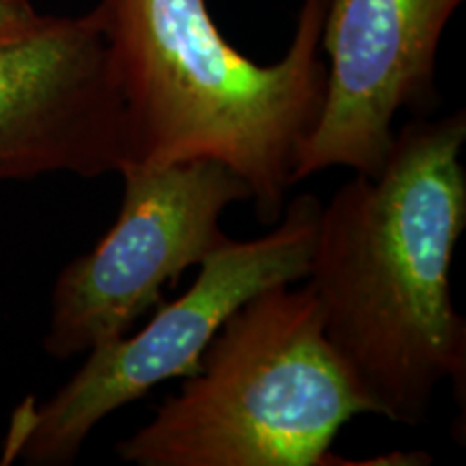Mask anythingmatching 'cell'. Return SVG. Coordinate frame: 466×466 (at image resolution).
Returning a JSON list of instances; mask_svg holds the SVG:
<instances>
[{
	"label": "cell",
	"instance_id": "obj_1",
	"mask_svg": "<svg viewBox=\"0 0 466 466\" xmlns=\"http://www.w3.org/2000/svg\"><path fill=\"white\" fill-rule=\"evenodd\" d=\"M466 113L395 130L376 175L322 203L305 281L324 333L371 415L423 425L441 382L464 401L466 322L451 264L466 227Z\"/></svg>",
	"mask_w": 466,
	"mask_h": 466
},
{
	"label": "cell",
	"instance_id": "obj_2",
	"mask_svg": "<svg viewBox=\"0 0 466 466\" xmlns=\"http://www.w3.org/2000/svg\"><path fill=\"white\" fill-rule=\"evenodd\" d=\"M326 9L300 0L285 55L259 66L227 42L208 0H97L89 14L126 106V167L217 160L248 186L261 223H277L322 113Z\"/></svg>",
	"mask_w": 466,
	"mask_h": 466
},
{
	"label": "cell",
	"instance_id": "obj_3",
	"mask_svg": "<svg viewBox=\"0 0 466 466\" xmlns=\"http://www.w3.org/2000/svg\"><path fill=\"white\" fill-rule=\"evenodd\" d=\"M116 442L134 466H337L350 419L371 415L324 333L311 285H277L238 309L195 374Z\"/></svg>",
	"mask_w": 466,
	"mask_h": 466
},
{
	"label": "cell",
	"instance_id": "obj_4",
	"mask_svg": "<svg viewBox=\"0 0 466 466\" xmlns=\"http://www.w3.org/2000/svg\"><path fill=\"white\" fill-rule=\"evenodd\" d=\"M322 201L307 192L253 240H227L199 266L175 302H162L145 329L86 352L69 380L44 404L26 398L11 415L3 464H72L93 430L167 380L195 374L209 341L244 302L277 285L305 281Z\"/></svg>",
	"mask_w": 466,
	"mask_h": 466
},
{
	"label": "cell",
	"instance_id": "obj_5",
	"mask_svg": "<svg viewBox=\"0 0 466 466\" xmlns=\"http://www.w3.org/2000/svg\"><path fill=\"white\" fill-rule=\"evenodd\" d=\"M124 201L106 236L63 268L52 291L50 357L86 354L130 333L162 305L192 266L223 247L225 209L250 203L248 186L217 160L175 162L160 168L124 167Z\"/></svg>",
	"mask_w": 466,
	"mask_h": 466
},
{
	"label": "cell",
	"instance_id": "obj_6",
	"mask_svg": "<svg viewBox=\"0 0 466 466\" xmlns=\"http://www.w3.org/2000/svg\"><path fill=\"white\" fill-rule=\"evenodd\" d=\"M127 160L126 106L93 15L0 0V182L100 177Z\"/></svg>",
	"mask_w": 466,
	"mask_h": 466
},
{
	"label": "cell",
	"instance_id": "obj_7",
	"mask_svg": "<svg viewBox=\"0 0 466 466\" xmlns=\"http://www.w3.org/2000/svg\"><path fill=\"white\" fill-rule=\"evenodd\" d=\"M464 0H329L322 28L326 93L302 145L294 182L329 168L376 175L401 110L439 100L436 58Z\"/></svg>",
	"mask_w": 466,
	"mask_h": 466
}]
</instances>
